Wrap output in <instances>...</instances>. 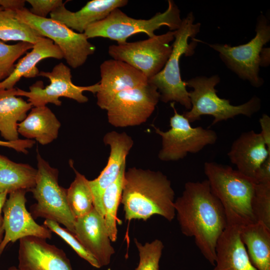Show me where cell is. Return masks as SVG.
I'll return each mask as SVG.
<instances>
[{
  "mask_svg": "<svg viewBox=\"0 0 270 270\" xmlns=\"http://www.w3.org/2000/svg\"><path fill=\"white\" fill-rule=\"evenodd\" d=\"M37 31L16 16V10H0V40L34 44L42 38Z\"/></svg>",
  "mask_w": 270,
  "mask_h": 270,
  "instance_id": "obj_27",
  "label": "cell"
},
{
  "mask_svg": "<svg viewBox=\"0 0 270 270\" xmlns=\"http://www.w3.org/2000/svg\"><path fill=\"white\" fill-rule=\"evenodd\" d=\"M104 142L110 148L108 162L96 178L89 180L94 208L104 217L102 199L104 190L118 177L122 166L126 163V158L132 146V138L124 132L112 131L105 134Z\"/></svg>",
  "mask_w": 270,
  "mask_h": 270,
  "instance_id": "obj_17",
  "label": "cell"
},
{
  "mask_svg": "<svg viewBox=\"0 0 270 270\" xmlns=\"http://www.w3.org/2000/svg\"><path fill=\"white\" fill-rule=\"evenodd\" d=\"M220 80L218 74L210 77L198 76L185 82L186 86L192 88L188 92L191 108L183 115L190 123L200 120L202 116L214 117L212 125L233 118L242 114L250 117L260 110L261 100L256 96L240 105L230 104L229 100L220 98L215 86Z\"/></svg>",
  "mask_w": 270,
  "mask_h": 270,
  "instance_id": "obj_5",
  "label": "cell"
},
{
  "mask_svg": "<svg viewBox=\"0 0 270 270\" xmlns=\"http://www.w3.org/2000/svg\"><path fill=\"white\" fill-rule=\"evenodd\" d=\"M25 3L24 0H0V7L4 10H16L24 8Z\"/></svg>",
  "mask_w": 270,
  "mask_h": 270,
  "instance_id": "obj_38",
  "label": "cell"
},
{
  "mask_svg": "<svg viewBox=\"0 0 270 270\" xmlns=\"http://www.w3.org/2000/svg\"><path fill=\"white\" fill-rule=\"evenodd\" d=\"M204 172L212 192L222 205L228 224L256 222L251 208L256 182L229 166L206 162Z\"/></svg>",
  "mask_w": 270,
  "mask_h": 270,
  "instance_id": "obj_3",
  "label": "cell"
},
{
  "mask_svg": "<svg viewBox=\"0 0 270 270\" xmlns=\"http://www.w3.org/2000/svg\"><path fill=\"white\" fill-rule=\"evenodd\" d=\"M32 8L30 12L34 15L46 18L48 14H50L56 8L64 4L62 0H27Z\"/></svg>",
  "mask_w": 270,
  "mask_h": 270,
  "instance_id": "obj_34",
  "label": "cell"
},
{
  "mask_svg": "<svg viewBox=\"0 0 270 270\" xmlns=\"http://www.w3.org/2000/svg\"><path fill=\"white\" fill-rule=\"evenodd\" d=\"M44 225L63 239L80 258L92 266L96 268H100L94 257L84 248L75 236L66 228H62L58 223L50 220H45Z\"/></svg>",
  "mask_w": 270,
  "mask_h": 270,
  "instance_id": "obj_33",
  "label": "cell"
},
{
  "mask_svg": "<svg viewBox=\"0 0 270 270\" xmlns=\"http://www.w3.org/2000/svg\"><path fill=\"white\" fill-rule=\"evenodd\" d=\"M37 169L27 164L17 163L0 154V193L24 190L34 187Z\"/></svg>",
  "mask_w": 270,
  "mask_h": 270,
  "instance_id": "obj_26",
  "label": "cell"
},
{
  "mask_svg": "<svg viewBox=\"0 0 270 270\" xmlns=\"http://www.w3.org/2000/svg\"><path fill=\"white\" fill-rule=\"evenodd\" d=\"M38 76L49 79L50 84L44 86V82L39 80L29 87V91L16 88V96H25L32 106H46L52 104L60 106V97L72 99L79 103L86 102L88 99L83 94L86 91L96 94L100 89L99 82L89 86H78L72 80L70 69L62 62L54 66L51 72H40Z\"/></svg>",
  "mask_w": 270,
  "mask_h": 270,
  "instance_id": "obj_12",
  "label": "cell"
},
{
  "mask_svg": "<svg viewBox=\"0 0 270 270\" xmlns=\"http://www.w3.org/2000/svg\"><path fill=\"white\" fill-rule=\"evenodd\" d=\"M125 172L126 164L122 167L117 178L106 188L102 196L105 224L112 242H116L117 238V212L121 200Z\"/></svg>",
  "mask_w": 270,
  "mask_h": 270,
  "instance_id": "obj_28",
  "label": "cell"
},
{
  "mask_svg": "<svg viewBox=\"0 0 270 270\" xmlns=\"http://www.w3.org/2000/svg\"><path fill=\"white\" fill-rule=\"evenodd\" d=\"M106 270H110V268H108V269H107Z\"/></svg>",
  "mask_w": 270,
  "mask_h": 270,
  "instance_id": "obj_42",
  "label": "cell"
},
{
  "mask_svg": "<svg viewBox=\"0 0 270 270\" xmlns=\"http://www.w3.org/2000/svg\"><path fill=\"white\" fill-rule=\"evenodd\" d=\"M61 124L48 106H34L18 124V131L26 139L46 145L57 138Z\"/></svg>",
  "mask_w": 270,
  "mask_h": 270,
  "instance_id": "obj_23",
  "label": "cell"
},
{
  "mask_svg": "<svg viewBox=\"0 0 270 270\" xmlns=\"http://www.w3.org/2000/svg\"><path fill=\"white\" fill-rule=\"evenodd\" d=\"M160 99L157 88L148 83L118 94L107 109L108 122L115 127L138 126L152 115Z\"/></svg>",
  "mask_w": 270,
  "mask_h": 270,
  "instance_id": "obj_13",
  "label": "cell"
},
{
  "mask_svg": "<svg viewBox=\"0 0 270 270\" xmlns=\"http://www.w3.org/2000/svg\"><path fill=\"white\" fill-rule=\"evenodd\" d=\"M213 270H257L252 264L239 233V224H228L217 242Z\"/></svg>",
  "mask_w": 270,
  "mask_h": 270,
  "instance_id": "obj_21",
  "label": "cell"
},
{
  "mask_svg": "<svg viewBox=\"0 0 270 270\" xmlns=\"http://www.w3.org/2000/svg\"><path fill=\"white\" fill-rule=\"evenodd\" d=\"M174 31L148 39L111 45L108 53L114 60L125 62L142 72L148 80L164 68L172 51Z\"/></svg>",
  "mask_w": 270,
  "mask_h": 270,
  "instance_id": "obj_11",
  "label": "cell"
},
{
  "mask_svg": "<svg viewBox=\"0 0 270 270\" xmlns=\"http://www.w3.org/2000/svg\"><path fill=\"white\" fill-rule=\"evenodd\" d=\"M251 208L255 221L270 228V182L256 183Z\"/></svg>",
  "mask_w": 270,
  "mask_h": 270,
  "instance_id": "obj_31",
  "label": "cell"
},
{
  "mask_svg": "<svg viewBox=\"0 0 270 270\" xmlns=\"http://www.w3.org/2000/svg\"><path fill=\"white\" fill-rule=\"evenodd\" d=\"M256 32L253 38L242 45L207 44L218 52L226 66L240 78L248 80L254 87L259 88L264 83L259 76L261 54L263 46L270 40V25L262 14L257 18Z\"/></svg>",
  "mask_w": 270,
  "mask_h": 270,
  "instance_id": "obj_8",
  "label": "cell"
},
{
  "mask_svg": "<svg viewBox=\"0 0 270 270\" xmlns=\"http://www.w3.org/2000/svg\"><path fill=\"white\" fill-rule=\"evenodd\" d=\"M256 183L270 182V156L264 162L254 178Z\"/></svg>",
  "mask_w": 270,
  "mask_h": 270,
  "instance_id": "obj_36",
  "label": "cell"
},
{
  "mask_svg": "<svg viewBox=\"0 0 270 270\" xmlns=\"http://www.w3.org/2000/svg\"><path fill=\"white\" fill-rule=\"evenodd\" d=\"M30 52L20 59L15 64L12 74L0 82V90H8L22 78H33L38 76V69L37 64L42 60L47 58L58 60L64 58L63 54L58 46L49 38L42 37L34 44Z\"/></svg>",
  "mask_w": 270,
  "mask_h": 270,
  "instance_id": "obj_22",
  "label": "cell"
},
{
  "mask_svg": "<svg viewBox=\"0 0 270 270\" xmlns=\"http://www.w3.org/2000/svg\"><path fill=\"white\" fill-rule=\"evenodd\" d=\"M65 3L50 14V18L78 33H84L90 25L104 19L114 10L126 6L128 0H92L75 12L66 8Z\"/></svg>",
  "mask_w": 270,
  "mask_h": 270,
  "instance_id": "obj_20",
  "label": "cell"
},
{
  "mask_svg": "<svg viewBox=\"0 0 270 270\" xmlns=\"http://www.w3.org/2000/svg\"><path fill=\"white\" fill-rule=\"evenodd\" d=\"M139 254V263L134 270H160V261L164 246L158 239L142 244L134 239Z\"/></svg>",
  "mask_w": 270,
  "mask_h": 270,
  "instance_id": "obj_32",
  "label": "cell"
},
{
  "mask_svg": "<svg viewBox=\"0 0 270 270\" xmlns=\"http://www.w3.org/2000/svg\"><path fill=\"white\" fill-rule=\"evenodd\" d=\"M18 261V270H73L62 249L35 236L19 240Z\"/></svg>",
  "mask_w": 270,
  "mask_h": 270,
  "instance_id": "obj_16",
  "label": "cell"
},
{
  "mask_svg": "<svg viewBox=\"0 0 270 270\" xmlns=\"http://www.w3.org/2000/svg\"><path fill=\"white\" fill-rule=\"evenodd\" d=\"M74 235L100 268L110 263L115 251L111 245L104 217L94 208L87 214L76 219Z\"/></svg>",
  "mask_w": 270,
  "mask_h": 270,
  "instance_id": "obj_18",
  "label": "cell"
},
{
  "mask_svg": "<svg viewBox=\"0 0 270 270\" xmlns=\"http://www.w3.org/2000/svg\"><path fill=\"white\" fill-rule=\"evenodd\" d=\"M240 240L257 270H270V228L260 222L239 225Z\"/></svg>",
  "mask_w": 270,
  "mask_h": 270,
  "instance_id": "obj_24",
  "label": "cell"
},
{
  "mask_svg": "<svg viewBox=\"0 0 270 270\" xmlns=\"http://www.w3.org/2000/svg\"><path fill=\"white\" fill-rule=\"evenodd\" d=\"M16 14L18 18L58 46L64 58L74 68L83 65L96 50V46L88 42L84 33L75 32L56 20L36 16L25 8L16 10Z\"/></svg>",
  "mask_w": 270,
  "mask_h": 270,
  "instance_id": "obj_10",
  "label": "cell"
},
{
  "mask_svg": "<svg viewBox=\"0 0 270 270\" xmlns=\"http://www.w3.org/2000/svg\"><path fill=\"white\" fill-rule=\"evenodd\" d=\"M180 10L172 0H168V7L163 12H158L148 20L136 19L127 16L120 8L114 10L104 20L90 25L84 32L87 38L102 37L116 40L118 44L126 42L130 36L144 32L149 38L161 26H166L175 31L181 24Z\"/></svg>",
  "mask_w": 270,
  "mask_h": 270,
  "instance_id": "obj_6",
  "label": "cell"
},
{
  "mask_svg": "<svg viewBox=\"0 0 270 270\" xmlns=\"http://www.w3.org/2000/svg\"><path fill=\"white\" fill-rule=\"evenodd\" d=\"M28 192L19 190L9 194L2 208L4 236L0 244V257L10 242L27 237L50 239L52 232L36 222L26 206Z\"/></svg>",
  "mask_w": 270,
  "mask_h": 270,
  "instance_id": "obj_14",
  "label": "cell"
},
{
  "mask_svg": "<svg viewBox=\"0 0 270 270\" xmlns=\"http://www.w3.org/2000/svg\"><path fill=\"white\" fill-rule=\"evenodd\" d=\"M171 182L160 171L135 167L125 172L120 202L126 220H146L158 214L169 222L176 215Z\"/></svg>",
  "mask_w": 270,
  "mask_h": 270,
  "instance_id": "obj_2",
  "label": "cell"
},
{
  "mask_svg": "<svg viewBox=\"0 0 270 270\" xmlns=\"http://www.w3.org/2000/svg\"><path fill=\"white\" fill-rule=\"evenodd\" d=\"M100 89L96 95L97 104L102 110L107 109L118 94L148 83V78L142 72L118 60L104 61L100 66Z\"/></svg>",
  "mask_w": 270,
  "mask_h": 270,
  "instance_id": "obj_15",
  "label": "cell"
},
{
  "mask_svg": "<svg viewBox=\"0 0 270 270\" xmlns=\"http://www.w3.org/2000/svg\"><path fill=\"white\" fill-rule=\"evenodd\" d=\"M4 9L3 8L0 7V10Z\"/></svg>",
  "mask_w": 270,
  "mask_h": 270,
  "instance_id": "obj_41",
  "label": "cell"
},
{
  "mask_svg": "<svg viewBox=\"0 0 270 270\" xmlns=\"http://www.w3.org/2000/svg\"><path fill=\"white\" fill-rule=\"evenodd\" d=\"M16 88L0 90V133L6 141L18 138V124L27 116L32 104L15 94Z\"/></svg>",
  "mask_w": 270,
  "mask_h": 270,
  "instance_id": "obj_25",
  "label": "cell"
},
{
  "mask_svg": "<svg viewBox=\"0 0 270 270\" xmlns=\"http://www.w3.org/2000/svg\"><path fill=\"white\" fill-rule=\"evenodd\" d=\"M37 176L30 191L36 201L30 206L34 219L44 218L62 224L74 234L76 218L68 206L66 189L58 184V170L52 167L37 150Z\"/></svg>",
  "mask_w": 270,
  "mask_h": 270,
  "instance_id": "obj_7",
  "label": "cell"
},
{
  "mask_svg": "<svg viewBox=\"0 0 270 270\" xmlns=\"http://www.w3.org/2000/svg\"><path fill=\"white\" fill-rule=\"evenodd\" d=\"M7 270H18V269L15 266H12L10 267Z\"/></svg>",
  "mask_w": 270,
  "mask_h": 270,
  "instance_id": "obj_40",
  "label": "cell"
},
{
  "mask_svg": "<svg viewBox=\"0 0 270 270\" xmlns=\"http://www.w3.org/2000/svg\"><path fill=\"white\" fill-rule=\"evenodd\" d=\"M8 194L4 192L0 193V244L3 239L4 234L3 216H2V213L4 204L7 200Z\"/></svg>",
  "mask_w": 270,
  "mask_h": 270,
  "instance_id": "obj_39",
  "label": "cell"
},
{
  "mask_svg": "<svg viewBox=\"0 0 270 270\" xmlns=\"http://www.w3.org/2000/svg\"><path fill=\"white\" fill-rule=\"evenodd\" d=\"M170 106L174 114L170 118V128L164 132L152 125L155 132L162 138V147L158 158L162 161H176L184 158L188 153L200 152L208 145L216 142V133L202 126L192 127L183 114H178L174 106Z\"/></svg>",
  "mask_w": 270,
  "mask_h": 270,
  "instance_id": "obj_9",
  "label": "cell"
},
{
  "mask_svg": "<svg viewBox=\"0 0 270 270\" xmlns=\"http://www.w3.org/2000/svg\"><path fill=\"white\" fill-rule=\"evenodd\" d=\"M192 12L182 19L180 27L174 31V39L171 54L162 70L150 78L160 94L162 102H178L188 110L191 108L188 92L185 82L182 80L180 62L182 55L192 56L194 53L198 41L194 38L200 31L201 24H194Z\"/></svg>",
  "mask_w": 270,
  "mask_h": 270,
  "instance_id": "obj_4",
  "label": "cell"
},
{
  "mask_svg": "<svg viewBox=\"0 0 270 270\" xmlns=\"http://www.w3.org/2000/svg\"><path fill=\"white\" fill-rule=\"evenodd\" d=\"M34 144V140L26 138L12 142L0 140V146L10 148L24 154L28 153V149L32 148Z\"/></svg>",
  "mask_w": 270,
  "mask_h": 270,
  "instance_id": "obj_35",
  "label": "cell"
},
{
  "mask_svg": "<svg viewBox=\"0 0 270 270\" xmlns=\"http://www.w3.org/2000/svg\"><path fill=\"white\" fill-rule=\"evenodd\" d=\"M33 46L32 44L24 42L7 44L0 40V82L12 74L15 62Z\"/></svg>",
  "mask_w": 270,
  "mask_h": 270,
  "instance_id": "obj_30",
  "label": "cell"
},
{
  "mask_svg": "<svg viewBox=\"0 0 270 270\" xmlns=\"http://www.w3.org/2000/svg\"><path fill=\"white\" fill-rule=\"evenodd\" d=\"M70 165L76 176L66 189V197L70 208L76 219L90 212L94 208V202L89 180L75 170L72 163Z\"/></svg>",
  "mask_w": 270,
  "mask_h": 270,
  "instance_id": "obj_29",
  "label": "cell"
},
{
  "mask_svg": "<svg viewBox=\"0 0 270 270\" xmlns=\"http://www.w3.org/2000/svg\"><path fill=\"white\" fill-rule=\"evenodd\" d=\"M174 207L182 234L194 238L200 252L214 266L217 242L228 221L224 207L208 180L186 182Z\"/></svg>",
  "mask_w": 270,
  "mask_h": 270,
  "instance_id": "obj_1",
  "label": "cell"
},
{
  "mask_svg": "<svg viewBox=\"0 0 270 270\" xmlns=\"http://www.w3.org/2000/svg\"><path fill=\"white\" fill-rule=\"evenodd\" d=\"M228 156L237 170L254 180L258 169L270 156V151L260 133H242L232 144Z\"/></svg>",
  "mask_w": 270,
  "mask_h": 270,
  "instance_id": "obj_19",
  "label": "cell"
},
{
  "mask_svg": "<svg viewBox=\"0 0 270 270\" xmlns=\"http://www.w3.org/2000/svg\"><path fill=\"white\" fill-rule=\"evenodd\" d=\"M259 122L261 127L260 132L268 150L270 151V118L264 114L259 120Z\"/></svg>",
  "mask_w": 270,
  "mask_h": 270,
  "instance_id": "obj_37",
  "label": "cell"
}]
</instances>
